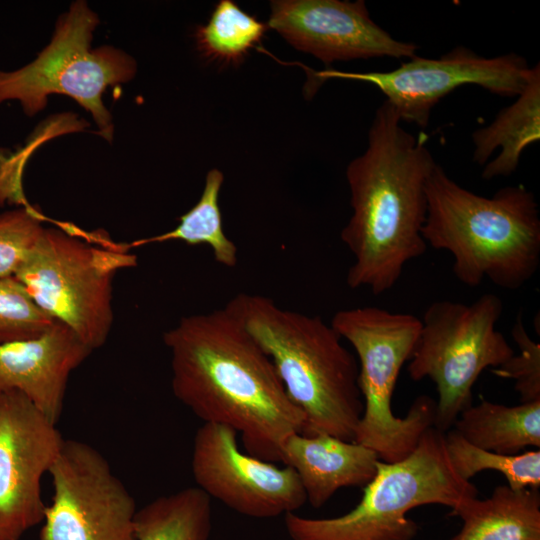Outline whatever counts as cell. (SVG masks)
I'll use <instances>...</instances> for the list:
<instances>
[{"label": "cell", "instance_id": "24", "mask_svg": "<svg viewBox=\"0 0 540 540\" xmlns=\"http://www.w3.org/2000/svg\"><path fill=\"white\" fill-rule=\"evenodd\" d=\"M57 323L15 276L0 278V343L38 338Z\"/></svg>", "mask_w": 540, "mask_h": 540}, {"label": "cell", "instance_id": "1", "mask_svg": "<svg viewBox=\"0 0 540 540\" xmlns=\"http://www.w3.org/2000/svg\"><path fill=\"white\" fill-rule=\"evenodd\" d=\"M163 343L174 396L204 423L240 433L249 455L280 462L282 444L302 433L304 415L241 322L225 307L183 316Z\"/></svg>", "mask_w": 540, "mask_h": 540}, {"label": "cell", "instance_id": "22", "mask_svg": "<svg viewBox=\"0 0 540 540\" xmlns=\"http://www.w3.org/2000/svg\"><path fill=\"white\" fill-rule=\"evenodd\" d=\"M267 25L231 0H221L208 23L196 32L197 47L207 58L238 64L263 38Z\"/></svg>", "mask_w": 540, "mask_h": 540}, {"label": "cell", "instance_id": "25", "mask_svg": "<svg viewBox=\"0 0 540 540\" xmlns=\"http://www.w3.org/2000/svg\"><path fill=\"white\" fill-rule=\"evenodd\" d=\"M31 206L0 212V278L14 276L36 244L44 227Z\"/></svg>", "mask_w": 540, "mask_h": 540}, {"label": "cell", "instance_id": "15", "mask_svg": "<svg viewBox=\"0 0 540 540\" xmlns=\"http://www.w3.org/2000/svg\"><path fill=\"white\" fill-rule=\"evenodd\" d=\"M92 352L59 322L38 338L0 343V394L19 391L57 423L69 377Z\"/></svg>", "mask_w": 540, "mask_h": 540}, {"label": "cell", "instance_id": "8", "mask_svg": "<svg viewBox=\"0 0 540 540\" xmlns=\"http://www.w3.org/2000/svg\"><path fill=\"white\" fill-rule=\"evenodd\" d=\"M98 24V15L85 1L73 2L36 59L13 71L0 70V103L17 101L32 117L46 107L49 95H67L92 115L101 134L111 140V114L102 96L108 87L133 79L137 65L113 46L91 48Z\"/></svg>", "mask_w": 540, "mask_h": 540}, {"label": "cell", "instance_id": "20", "mask_svg": "<svg viewBox=\"0 0 540 540\" xmlns=\"http://www.w3.org/2000/svg\"><path fill=\"white\" fill-rule=\"evenodd\" d=\"M137 540H209L211 498L197 486L162 495L137 510Z\"/></svg>", "mask_w": 540, "mask_h": 540}, {"label": "cell", "instance_id": "16", "mask_svg": "<svg viewBox=\"0 0 540 540\" xmlns=\"http://www.w3.org/2000/svg\"><path fill=\"white\" fill-rule=\"evenodd\" d=\"M377 454L354 441L328 434L294 433L281 446L280 462L297 473L307 501L323 506L339 489L365 486L375 476Z\"/></svg>", "mask_w": 540, "mask_h": 540}, {"label": "cell", "instance_id": "7", "mask_svg": "<svg viewBox=\"0 0 540 540\" xmlns=\"http://www.w3.org/2000/svg\"><path fill=\"white\" fill-rule=\"evenodd\" d=\"M136 263L129 246L49 227L14 276L43 311L94 351L113 325L114 278Z\"/></svg>", "mask_w": 540, "mask_h": 540}, {"label": "cell", "instance_id": "4", "mask_svg": "<svg viewBox=\"0 0 540 540\" xmlns=\"http://www.w3.org/2000/svg\"><path fill=\"white\" fill-rule=\"evenodd\" d=\"M426 244L453 256L452 271L476 287L488 278L500 288L525 285L540 265V216L534 194L507 186L484 197L460 186L436 163L426 181Z\"/></svg>", "mask_w": 540, "mask_h": 540}, {"label": "cell", "instance_id": "19", "mask_svg": "<svg viewBox=\"0 0 540 540\" xmlns=\"http://www.w3.org/2000/svg\"><path fill=\"white\" fill-rule=\"evenodd\" d=\"M454 430L472 445L500 454L540 447V400L507 406L482 400L463 410Z\"/></svg>", "mask_w": 540, "mask_h": 540}, {"label": "cell", "instance_id": "2", "mask_svg": "<svg viewBox=\"0 0 540 540\" xmlns=\"http://www.w3.org/2000/svg\"><path fill=\"white\" fill-rule=\"evenodd\" d=\"M401 122L384 101L370 126L365 152L346 170L352 215L340 238L354 258L346 282L374 295L390 290L405 264L427 249L422 235L425 186L436 162L427 136L411 134Z\"/></svg>", "mask_w": 540, "mask_h": 540}, {"label": "cell", "instance_id": "23", "mask_svg": "<svg viewBox=\"0 0 540 540\" xmlns=\"http://www.w3.org/2000/svg\"><path fill=\"white\" fill-rule=\"evenodd\" d=\"M445 448L455 472L470 481L477 473L494 470L501 473L514 490L540 487V451L505 455L478 448L454 429L445 433Z\"/></svg>", "mask_w": 540, "mask_h": 540}, {"label": "cell", "instance_id": "10", "mask_svg": "<svg viewBox=\"0 0 540 540\" xmlns=\"http://www.w3.org/2000/svg\"><path fill=\"white\" fill-rule=\"evenodd\" d=\"M314 90L328 79L363 81L377 87L401 121L425 128L434 106L456 88L477 85L493 94L518 96L527 85L532 67L516 53L486 58L457 46L439 58L418 55L391 71H313L305 67Z\"/></svg>", "mask_w": 540, "mask_h": 540}, {"label": "cell", "instance_id": "9", "mask_svg": "<svg viewBox=\"0 0 540 540\" xmlns=\"http://www.w3.org/2000/svg\"><path fill=\"white\" fill-rule=\"evenodd\" d=\"M503 302L485 293L472 304L433 302L421 329L407 371L414 381L431 379L437 389L434 427L445 433L459 414L472 405V388L488 367H499L515 354L496 329Z\"/></svg>", "mask_w": 540, "mask_h": 540}, {"label": "cell", "instance_id": "6", "mask_svg": "<svg viewBox=\"0 0 540 540\" xmlns=\"http://www.w3.org/2000/svg\"><path fill=\"white\" fill-rule=\"evenodd\" d=\"M331 326L354 348L358 386L363 400L354 442L373 450L380 461L393 463L408 456L424 432L434 427L436 401L417 397L405 417L392 411V396L404 363L412 355L421 320L379 307L337 311Z\"/></svg>", "mask_w": 540, "mask_h": 540}, {"label": "cell", "instance_id": "11", "mask_svg": "<svg viewBox=\"0 0 540 540\" xmlns=\"http://www.w3.org/2000/svg\"><path fill=\"white\" fill-rule=\"evenodd\" d=\"M48 473L53 496L40 540H137L135 500L97 449L64 439Z\"/></svg>", "mask_w": 540, "mask_h": 540}, {"label": "cell", "instance_id": "18", "mask_svg": "<svg viewBox=\"0 0 540 540\" xmlns=\"http://www.w3.org/2000/svg\"><path fill=\"white\" fill-rule=\"evenodd\" d=\"M452 515L463 524L450 540H540L539 489L500 485L489 498L468 499Z\"/></svg>", "mask_w": 540, "mask_h": 540}, {"label": "cell", "instance_id": "14", "mask_svg": "<svg viewBox=\"0 0 540 540\" xmlns=\"http://www.w3.org/2000/svg\"><path fill=\"white\" fill-rule=\"evenodd\" d=\"M270 6L267 27L325 64L379 57L409 59L419 48L377 25L363 0H276Z\"/></svg>", "mask_w": 540, "mask_h": 540}, {"label": "cell", "instance_id": "3", "mask_svg": "<svg viewBox=\"0 0 540 540\" xmlns=\"http://www.w3.org/2000/svg\"><path fill=\"white\" fill-rule=\"evenodd\" d=\"M224 307L270 358L304 415L301 434L354 441L363 412L358 361L331 324L261 294L238 293Z\"/></svg>", "mask_w": 540, "mask_h": 540}, {"label": "cell", "instance_id": "5", "mask_svg": "<svg viewBox=\"0 0 540 540\" xmlns=\"http://www.w3.org/2000/svg\"><path fill=\"white\" fill-rule=\"evenodd\" d=\"M477 494L476 486L452 467L445 433L431 427L408 456L377 462L375 476L349 512L324 519L290 512L284 524L291 540H413L419 527L406 516L411 509L438 504L449 507L452 515Z\"/></svg>", "mask_w": 540, "mask_h": 540}, {"label": "cell", "instance_id": "26", "mask_svg": "<svg viewBox=\"0 0 540 540\" xmlns=\"http://www.w3.org/2000/svg\"><path fill=\"white\" fill-rule=\"evenodd\" d=\"M511 333L519 354H514L492 372L498 377L514 380L521 402L540 400V344L528 335L521 312Z\"/></svg>", "mask_w": 540, "mask_h": 540}, {"label": "cell", "instance_id": "12", "mask_svg": "<svg viewBox=\"0 0 540 540\" xmlns=\"http://www.w3.org/2000/svg\"><path fill=\"white\" fill-rule=\"evenodd\" d=\"M237 432L203 423L193 440L191 468L197 487L242 515L265 519L295 512L307 501L297 473L243 453Z\"/></svg>", "mask_w": 540, "mask_h": 540}, {"label": "cell", "instance_id": "21", "mask_svg": "<svg viewBox=\"0 0 540 540\" xmlns=\"http://www.w3.org/2000/svg\"><path fill=\"white\" fill-rule=\"evenodd\" d=\"M223 181V173L216 168L211 169L206 175L200 199L179 218V224L174 229L139 240L135 244L178 240L190 246L208 245L217 263L227 268L235 267L238 262L237 246L224 232L218 204Z\"/></svg>", "mask_w": 540, "mask_h": 540}, {"label": "cell", "instance_id": "17", "mask_svg": "<svg viewBox=\"0 0 540 540\" xmlns=\"http://www.w3.org/2000/svg\"><path fill=\"white\" fill-rule=\"evenodd\" d=\"M517 100L502 109L486 127L472 133L473 161L485 165L484 180L509 176L517 169L523 151L540 140V66Z\"/></svg>", "mask_w": 540, "mask_h": 540}, {"label": "cell", "instance_id": "13", "mask_svg": "<svg viewBox=\"0 0 540 540\" xmlns=\"http://www.w3.org/2000/svg\"><path fill=\"white\" fill-rule=\"evenodd\" d=\"M24 394H0V540H20L43 521L41 479L64 438Z\"/></svg>", "mask_w": 540, "mask_h": 540}]
</instances>
